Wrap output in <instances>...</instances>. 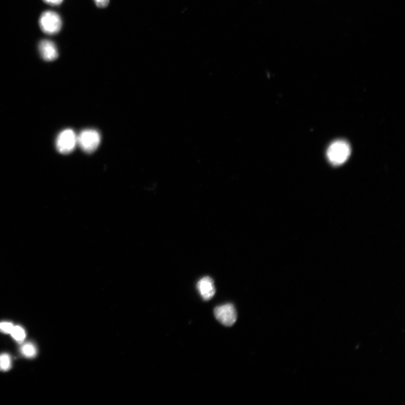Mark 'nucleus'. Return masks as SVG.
<instances>
[{
  "mask_svg": "<svg viewBox=\"0 0 405 405\" xmlns=\"http://www.w3.org/2000/svg\"><path fill=\"white\" fill-rule=\"evenodd\" d=\"M78 145V135L72 129H66L60 133L56 139L55 146L61 154H70Z\"/></svg>",
  "mask_w": 405,
  "mask_h": 405,
  "instance_id": "obj_2",
  "label": "nucleus"
},
{
  "mask_svg": "<svg viewBox=\"0 0 405 405\" xmlns=\"http://www.w3.org/2000/svg\"><path fill=\"white\" fill-rule=\"evenodd\" d=\"M39 24L42 31L48 35H55L62 27V21L57 12L47 11L41 15Z\"/></svg>",
  "mask_w": 405,
  "mask_h": 405,
  "instance_id": "obj_4",
  "label": "nucleus"
},
{
  "mask_svg": "<svg viewBox=\"0 0 405 405\" xmlns=\"http://www.w3.org/2000/svg\"><path fill=\"white\" fill-rule=\"evenodd\" d=\"M12 366L11 357L8 354L2 353L0 355V371L7 372Z\"/></svg>",
  "mask_w": 405,
  "mask_h": 405,
  "instance_id": "obj_10",
  "label": "nucleus"
},
{
  "mask_svg": "<svg viewBox=\"0 0 405 405\" xmlns=\"http://www.w3.org/2000/svg\"><path fill=\"white\" fill-rule=\"evenodd\" d=\"M44 1L51 5H58L62 3L63 0H44Z\"/></svg>",
  "mask_w": 405,
  "mask_h": 405,
  "instance_id": "obj_13",
  "label": "nucleus"
},
{
  "mask_svg": "<svg viewBox=\"0 0 405 405\" xmlns=\"http://www.w3.org/2000/svg\"><path fill=\"white\" fill-rule=\"evenodd\" d=\"M14 326L13 324L10 322L0 323V332L3 334H10Z\"/></svg>",
  "mask_w": 405,
  "mask_h": 405,
  "instance_id": "obj_11",
  "label": "nucleus"
},
{
  "mask_svg": "<svg viewBox=\"0 0 405 405\" xmlns=\"http://www.w3.org/2000/svg\"><path fill=\"white\" fill-rule=\"evenodd\" d=\"M351 153V147L346 141L336 140L328 148L327 157L332 165H340L347 161Z\"/></svg>",
  "mask_w": 405,
  "mask_h": 405,
  "instance_id": "obj_1",
  "label": "nucleus"
},
{
  "mask_svg": "<svg viewBox=\"0 0 405 405\" xmlns=\"http://www.w3.org/2000/svg\"><path fill=\"white\" fill-rule=\"evenodd\" d=\"M10 334L16 342L19 343H23L26 337V333L24 329L20 326H14Z\"/></svg>",
  "mask_w": 405,
  "mask_h": 405,
  "instance_id": "obj_9",
  "label": "nucleus"
},
{
  "mask_svg": "<svg viewBox=\"0 0 405 405\" xmlns=\"http://www.w3.org/2000/svg\"><path fill=\"white\" fill-rule=\"evenodd\" d=\"M21 353L22 355L28 359L36 357L37 355V348L35 344L31 342H28L23 345L21 347Z\"/></svg>",
  "mask_w": 405,
  "mask_h": 405,
  "instance_id": "obj_8",
  "label": "nucleus"
},
{
  "mask_svg": "<svg viewBox=\"0 0 405 405\" xmlns=\"http://www.w3.org/2000/svg\"><path fill=\"white\" fill-rule=\"evenodd\" d=\"M215 316L219 322L227 326L234 325L237 320V313L235 307L231 304L221 305L215 308Z\"/></svg>",
  "mask_w": 405,
  "mask_h": 405,
  "instance_id": "obj_5",
  "label": "nucleus"
},
{
  "mask_svg": "<svg viewBox=\"0 0 405 405\" xmlns=\"http://www.w3.org/2000/svg\"><path fill=\"white\" fill-rule=\"evenodd\" d=\"M96 5L101 8L105 7L108 5L109 0H94Z\"/></svg>",
  "mask_w": 405,
  "mask_h": 405,
  "instance_id": "obj_12",
  "label": "nucleus"
},
{
  "mask_svg": "<svg viewBox=\"0 0 405 405\" xmlns=\"http://www.w3.org/2000/svg\"><path fill=\"white\" fill-rule=\"evenodd\" d=\"M38 50L42 59L48 62H52L58 57L56 45L50 40H42L38 45Z\"/></svg>",
  "mask_w": 405,
  "mask_h": 405,
  "instance_id": "obj_7",
  "label": "nucleus"
},
{
  "mask_svg": "<svg viewBox=\"0 0 405 405\" xmlns=\"http://www.w3.org/2000/svg\"><path fill=\"white\" fill-rule=\"evenodd\" d=\"M197 288L204 301H210L215 295L214 282L210 277H204L200 279L197 284Z\"/></svg>",
  "mask_w": 405,
  "mask_h": 405,
  "instance_id": "obj_6",
  "label": "nucleus"
},
{
  "mask_svg": "<svg viewBox=\"0 0 405 405\" xmlns=\"http://www.w3.org/2000/svg\"><path fill=\"white\" fill-rule=\"evenodd\" d=\"M100 141V135L95 130H84L78 135V145L87 153L94 152L99 147Z\"/></svg>",
  "mask_w": 405,
  "mask_h": 405,
  "instance_id": "obj_3",
  "label": "nucleus"
}]
</instances>
